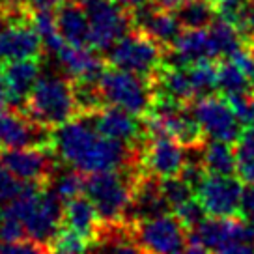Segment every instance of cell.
I'll return each mask as SVG.
<instances>
[{
	"label": "cell",
	"mask_w": 254,
	"mask_h": 254,
	"mask_svg": "<svg viewBox=\"0 0 254 254\" xmlns=\"http://www.w3.org/2000/svg\"><path fill=\"white\" fill-rule=\"evenodd\" d=\"M142 144L101 135L88 116H77L53 131V151L58 161L86 176L114 168H140Z\"/></svg>",
	"instance_id": "cell-1"
},
{
	"label": "cell",
	"mask_w": 254,
	"mask_h": 254,
	"mask_svg": "<svg viewBox=\"0 0 254 254\" xmlns=\"http://www.w3.org/2000/svg\"><path fill=\"white\" fill-rule=\"evenodd\" d=\"M140 170L142 168H114L86 176L84 194L94 202L105 222L127 219Z\"/></svg>",
	"instance_id": "cell-2"
},
{
	"label": "cell",
	"mask_w": 254,
	"mask_h": 254,
	"mask_svg": "<svg viewBox=\"0 0 254 254\" xmlns=\"http://www.w3.org/2000/svg\"><path fill=\"white\" fill-rule=\"evenodd\" d=\"M24 112L49 129H56L65 122L77 118L79 107L75 99L73 80L69 77L55 75L40 79L26 99Z\"/></svg>",
	"instance_id": "cell-3"
},
{
	"label": "cell",
	"mask_w": 254,
	"mask_h": 254,
	"mask_svg": "<svg viewBox=\"0 0 254 254\" xmlns=\"http://www.w3.org/2000/svg\"><path fill=\"white\" fill-rule=\"evenodd\" d=\"M105 105H112L142 118L153 105V86L150 77L126 71L120 67H109L97 80Z\"/></svg>",
	"instance_id": "cell-4"
},
{
	"label": "cell",
	"mask_w": 254,
	"mask_h": 254,
	"mask_svg": "<svg viewBox=\"0 0 254 254\" xmlns=\"http://www.w3.org/2000/svg\"><path fill=\"white\" fill-rule=\"evenodd\" d=\"M165 45H161L148 34L131 28L109 49L107 64L142 77H151L161 65H165Z\"/></svg>",
	"instance_id": "cell-5"
},
{
	"label": "cell",
	"mask_w": 254,
	"mask_h": 254,
	"mask_svg": "<svg viewBox=\"0 0 254 254\" xmlns=\"http://www.w3.org/2000/svg\"><path fill=\"white\" fill-rule=\"evenodd\" d=\"M82 8L90 21V47L109 49L133 28L131 11L116 0H82Z\"/></svg>",
	"instance_id": "cell-6"
},
{
	"label": "cell",
	"mask_w": 254,
	"mask_h": 254,
	"mask_svg": "<svg viewBox=\"0 0 254 254\" xmlns=\"http://www.w3.org/2000/svg\"><path fill=\"white\" fill-rule=\"evenodd\" d=\"M135 234L150 254H172L189 243L190 230L174 211H168L135 221Z\"/></svg>",
	"instance_id": "cell-7"
},
{
	"label": "cell",
	"mask_w": 254,
	"mask_h": 254,
	"mask_svg": "<svg viewBox=\"0 0 254 254\" xmlns=\"http://www.w3.org/2000/svg\"><path fill=\"white\" fill-rule=\"evenodd\" d=\"M58 157L51 146H26L0 150V165L21 182L49 185L58 168Z\"/></svg>",
	"instance_id": "cell-8"
},
{
	"label": "cell",
	"mask_w": 254,
	"mask_h": 254,
	"mask_svg": "<svg viewBox=\"0 0 254 254\" xmlns=\"http://www.w3.org/2000/svg\"><path fill=\"white\" fill-rule=\"evenodd\" d=\"M190 109L198 120L204 135L211 140H224L234 144L245 129L226 97L215 94L206 95L190 103Z\"/></svg>",
	"instance_id": "cell-9"
},
{
	"label": "cell",
	"mask_w": 254,
	"mask_h": 254,
	"mask_svg": "<svg viewBox=\"0 0 254 254\" xmlns=\"http://www.w3.org/2000/svg\"><path fill=\"white\" fill-rule=\"evenodd\" d=\"M53 131L30 118L23 109H0V150L26 148V146H51Z\"/></svg>",
	"instance_id": "cell-10"
},
{
	"label": "cell",
	"mask_w": 254,
	"mask_h": 254,
	"mask_svg": "<svg viewBox=\"0 0 254 254\" xmlns=\"http://www.w3.org/2000/svg\"><path fill=\"white\" fill-rule=\"evenodd\" d=\"M241 194L243 182L239 176L206 174L194 189V196L211 217H238Z\"/></svg>",
	"instance_id": "cell-11"
},
{
	"label": "cell",
	"mask_w": 254,
	"mask_h": 254,
	"mask_svg": "<svg viewBox=\"0 0 254 254\" xmlns=\"http://www.w3.org/2000/svg\"><path fill=\"white\" fill-rule=\"evenodd\" d=\"M187 148L170 136H146L140 153V168L157 180L182 176L187 165Z\"/></svg>",
	"instance_id": "cell-12"
},
{
	"label": "cell",
	"mask_w": 254,
	"mask_h": 254,
	"mask_svg": "<svg viewBox=\"0 0 254 254\" xmlns=\"http://www.w3.org/2000/svg\"><path fill=\"white\" fill-rule=\"evenodd\" d=\"M0 64H9L24 58H40L43 49L32 19L0 21Z\"/></svg>",
	"instance_id": "cell-13"
},
{
	"label": "cell",
	"mask_w": 254,
	"mask_h": 254,
	"mask_svg": "<svg viewBox=\"0 0 254 254\" xmlns=\"http://www.w3.org/2000/svg\"><path fill=\"white\" fill-rule=\"evenodd\" d=\"M88 118L92 120V124L101 135L116 140H124L129 144H142L146 140V131L140 116H135L131 112L105 105L103 109L90 114Z\"/></svg>",
	"instance_id": "cell-14"
},
{
	"label": "cell",
	"mask_w": 254,
	"mask_h": 254,
	"mask_svg": "<svg viewBox=\"0 0 254 254\" xmlns=\"http://www.w3.org/2000/svg\"><path fill=\"white\" fill-rule=\"evenodd\" d=\"M219 58L207 28H183V32L167 47L165 64L168 65H189L198 60Z\"/></svg>",
	"instance_id": "cell-15"
},
{
	"label": "cell",
	"mask_w": 254,
	"mask_h": 254,
	"mask_svg": "<svg viewBox=\"0 0 254 254\" xmlns=\"http://www.w3.org/2000/svg\"><path fill=\"white\" fill-rule=\"evenodd\" d=\"M88 254H150L136 239L135 222L114 221L105 222L97 238L90 243Z\"/></svg>",
	"instance_id": "cell-16"
},
{
	"label": "cell",
	"mask_w": 254,
	"mask_h": 254,
	"mask_svg": "<svg viewBox=\"0 0 254 254\" xmlns=\"http://www.w3.org/2000/svg\"><path fill=\"white\" fill-rule=\"evenodd\" d=\"M131 19H133V28L148 34L165 47L172 45V41L183 32L182 23L174 11L159 8L153 4V0L142 8L131 11Z\"/></svg>",
	"instance_id": "cell-17"
},
{
	"label": "cell",
	"mask_w": 254,
	"mask_h": 254,
	"mask_svg": "<svg viewBox=\"0 0 254 254\" xmlns=\"http://www.w3.org/2000/svg\"><path fill=\"white\" fill-rule=\"evenodd\" d=\"M58 64L65 71V77L71 80H99L107 69V58L97 55V49L94 47H79L65 43L58 51Z\"/></svg>",
	"instance_id": "cell-18"
},
{
	"label": "cell",
	"mask_w": 254,
	"mask_h": 254,
	"mask_svg": "<svg viewBox=\"0 0 254 254\" xmlns=\"http://www.w3.org/2000/svg\"><path fill=\"white\" fill-rule=\"evenodd\" d=\"M40 58H24L15 62L6 64L4 75H6V90H8L9 107L23 109L26 99L34 90L36 82L40 80Z\"/></svg>",
	"instance_id": "cell-19"
},
{
	"label": "cell",
	"mask_w": 254,
	"mask_h": 254,
	"mask_svg": "<svg viewBox=\"0 0 254 254\" xmlns=\"http://www.w3.org/2000/svg\"><path fill=\"white\" fill-rule=\"evenodd\" d=\"M101 226L103 219L86 194H79L64 204V228L77 232L79 236L92 243L97 238Z\"/></svg>",
	"instance_id": "cell-20"
},
{
	"label": "cell",
	"mask_w": 254,
	"mask_h": 254,
	"mask_svg": "<svg viewBox=\"0 0 254 254\" xmlns=\"http://www.w3.org/2000/svg\"><path fill=\"white\" fill-rule=\"evenodd\" d=\"M58 32L69 45H90V21L80 2H62L56 9Z\"/></svg>",
	"instance_id": "cell-21"
},
{
	"label": "cell",
	"mask_w": 254,
	"mask_h": 254,
	"mask_svg": "<svg viewBox=\"0 0 254 254\" xmlns=\"http://www.w3.org/2000/svg\"><path fill=\"white\" fill-rule=\"evenodd\" d=\"M200 163L206 168L207 174H224L238 176V163H236V151L230 142L224 140H211L204 142L198 148Z\"/></svg>",
	"instance_id": "cell-22"
},
{
	"label": "cell",
	"mask_w": 254,
	"mask_h": 254,
	"mask_svg": "<svg viewBox=\"0 0 254 254\" xmlns=\"http://www.w3.org/2000/svg\"><path fill=\"white\" fill-rule=\"evenodd\" d=\"M174 13L183 28H207L215 21L217 9L211 0H185Z\"/></svg>",
	"instance_id": "cell-23"
},
{
	"label": "cell",
	"mask_w": 254,
	"mask_h": 254,
	"mask_svg": "<svg viewBox=\"0 0 254 254\" xmlns=\"http://www.w3.org/2000/svg\"><path fill=\"white\" fill-rule=\"evenodd\" d=\"M207 30H209V36H211L217 55L224 56V58H228L245 41L241 32L238 30V26L232 24L230 21H226V19H222V17L215 19L213 23L207 26Z\"/></svg>",
	"instance_id": "cell-24"
},
{
	"label": "cell",
	"mask_w": 254,
	"mask_h": 254,
	"mask_svg": "<svg viewBox=\"0 0 254 254\" xmlns=\"http://www.w3.org/2000/svg\"><path fill=\"white\" fill-rule=\"evenodd\" d=\"M64 167L65 168H56L55 176L51 178L47 187L55 190L64 202H67V200L75 198L79 194H84L86 174H82L80 170L67 167V165H64Z\"/></svg>",
	"instance_id": "cell-25"
},
{
	"label": "cell",
	"mask_w": 254,
	"mask_h": 254,
	"mask_svg": "<svg viewBox=\"0 0 254 254\" xmlns=\"http://www.w3.org/2000/svg\"><path fill=\"white\" fill-rule=\"evenodd\" d=\"M185 67H187V75L196 99L215 94V90L219 86H217V65L213 64V60H198Z\"/></svg>",
	"instance_id": "cell-26"
},
{
	"label": "cell",
	"mask_w": 254,
	"mask_h": 254,
	"mask_svg": "<svg viewBox=\"0 0 254 254\" xmlns=\"http://www.w3.org/2000/svg\"><path fill=\"white\" fill-rule=\"evenodd\" d=\"M238 176L243 183H254V126L245 127L238 140L234 142Z\"/></svg>",
	"instance_id": "cell-27"
},
{
	"label": "cell",
	"mask_w": 254,
	"mask_h": 254,
	"mask_svg": "<svg viewBox=\"0 0 254 254\" xmlns=\"http://www.w3.org/2000/svg\"><path fill=\"white\" fill-rule=\"evenodd\" d=\"M217 86L224 95L249 94V80L238 64L226 58L217 65Z\"/></svg>",
	"instance_id": "cell-28"
},
{
	"label": "cell",
	"mask_w": 254,
	"mask_h": 254,
	"mask_svg": "<svg viewBox=\"0 0 254 254\" xmlns=\"http://www.w3.org/2000/svg\"><path fill=\"white\" fill-rule=\"evenodd\" d=\"M161 189H163V194H165V198H167L168 206H170L172 211L194 196V189L183 180L182 176L161 180Z\"/></svg>",
	"instance_id": "cell-29"
},
{
	"label": "cell",
	"mask_w": 254,
	"mask_h": 254,
	"mask_svg": "<svg viewBox=\"0 0 254 254\" xmlns=\"http://www.w3.org/2000/svg\"><path fill=\"white\" fill-rule=\"evenodd\" d=\"M26 238L23 221L8 206L0 207V243H11Z\"/></svg>",
	"instance_id": "cell-30"
},
{
	"label": "cell",
	"mask_w": 254,
	"mask_h": 254,
	"mask_svg": "<svg viewBox=\"0 0 254 254\" xmlns=\"http://www.w3.org/2000/svg\"><path fill=\"white\" fill-rule=\"evenodd\" d=\"M24 187V182L9 172L4 165H0V207L13 202L21 194Z\"/></svg>",
	"instance_id": "cell-31"
},
{
	"label": "cell",
	"mask_w": 254,
	"mask_h": 254,
	"mask_svg": "<svg viewBox=\"0 0 254 254\" xmlns=\"http://www.w3.org/2000/svg\"><path fill=\"white\" fill-rule=\"evenodd\" d=\"M174 213L182 219L183 224H185L189 230H192L196 224H200V222L207 217L206 209H204V206L200 204V200L196 198V196H192V198H189L185 204H182L180 207H176Z\"/></svg>",
	"instance_id": "cell-32"
},
{
	"label": "cell",
	"mask_w": 254,
	"mask_h": 254,
	"mask_svg": "<svg viewBox=\"0 0 254 254\" xmlns=\"http://www.w3.org/2000/svg\"><path fill=\"white\" fill-rule=\"evenodd\" d=\"M0 254H51V247L28 238L11 243H0Z\"/></svg>",
	"instance_id": "cell-33"
},
{
	"label": "cell",
	"mask_w": 254,
	"mask_h": 254,
	"mask_svg": "<svg viewBox=\"0 0 254 254\" xmlns=\"http://www.w3.org/2000/svg\"><path fill=\"white\" fill-rule=\"evenodd\" d=\"M238 217L243 222H247L249 226L254 228V183H247L245 187H243Z\"/></svg>",
	"instance_id": "cell-34"
},
{
	"label": "cell",
	"mask_w": 254,
	"mask_h": 254,
	"mask_svg": "<svg viewBox=\"0 0 254 254\" xmlns=\"http://www.w3.org/2000/svg\"><path fill=\"white\" fill-rule=\"evenodd\" d=\"M215 254H254V241H234Z\"/></svg>",
	"instance_id": "cell-35"
},
{
	"label": "cell",
	"mask_w": 254,
	"mask_h": 254,
	"mask_svg": "<svg viewBox=\"0 0 254 254\" xmlns=\"http://www.w3.org/2000/svg\"><path fill=\"white\" fill-rule=\"evenodd\" d=\"M32 9H55L62 4L64 0H23Z\"/></svg>",
	"instance_id": "cell-36"
},
{
	"label": "cell",
	"mask_w": 254,
	"mask_h": 254,
	"mask_svg": "<svg viewBox=\"0 0 254 254\" xmlns=\"http://www.w3.org/2000/svg\"><path fill=\"white\" fill-rule=\"evenodd\" d=\"M172 254H211V251L206 249V247L198 245V243H187L183 249H180V251H176Z\"/></svg>",
	"instance_id": "cell-37"
},
{
	"label": "cell",
	"mask_w": 254,
	"mask_h": 254,
	"mask_svg": "<svg viewBox=\"0 0 254 254\" xmlns=\"http://www.w3.org/2000/svg\"><path fill=\"white\" fill-rule=\"evenodd\" d=\"M116 2L122 4V6L126 9H129V11H135V9L146 6V4H150L151 0H116Z\"/></svg>",
	"instance_id": "cell-38"
},
{
	"label": "cell",
	"mask_w": 254,
	"mask_h": 254,
	"mask_svg": "<svg viewBox=\"0 0 254 254\" xmlns=\"http://www.w3.org/2000/svg\"><path fill=\"white\" fill-rule=\"evenodd\" d=\"M183 2H185V0H153L155 6H159V8H163V9H170V11H176Z\"/></svg>",
	"instance_id": "cell-39"
},
{
	"label": "cell",
	"mask_w": 254,
	"mask_h": 254,
	"mask_svg": "<svg viewBox=\"0 0 254 254\" xmlns=\"http://www.w3.org/2000/svg\"><path fill=\"white\" fill-rule=\"evenodd\" d=\"M0 105H9L8 90H6V75H4V69H2V64H0Z\"/></svg>",
	"instance_id": "cell-40"
},
{
	"label": "cell",
	"mask_w": 254,
	"mask_h": 254,
	"mask_svg": "<svg viewBox=\"0 0 254 254\" xmlns=\"http://www.w3.org/2000/svg\"><path fill=\"white\" fill-rule=\"evenodd\" d=\"M245 43H247V45H249V47H251V49H253V51H254V32H253V34H251V36H249V40H247Z\"/></svg>",
	"instance_id": "cell-41"
},
{
	"label": "cell",
	"mask_w": 254,
	"mask_h": 254,
	"mask_svg": "<svg viewBox=\"0 0 254 254\" xmlns=\"http://www.w3.org/2000/svg\"><path fill=\"white\" fill-rule=\"evenodd\" d=\"M64 2H82V0H64Z\"/></svg>",
	"instance_id": "cell-42"
},
{
	"label": "cell",
	"mask_w": 254,
	"mask_h": 254,
	"mask_svg": "<svg viewBox=\"0 0 254 254\" xmlns=\"http://www.w3.org/2000/svg\"><path fill=\"white\" fill-rule=\"evenodd\" d=\"M211 2H213V0H211Z\"/></svg>",
	"instance_id": "cell-43"
}]
</instances>
